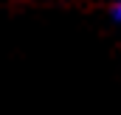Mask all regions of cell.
Listing matches in <instances>:
<instances>
[{
    "label": "cell",
    "mask_w": 121,
    "mask_h": 115,
    "mask_svg": "<svg viewBox=\"0 0 121 115\" xmlns=\"http://www.w3.org/2000/svg\"><path fill=\"white\" fill-rule=\"evenodd\" d=\"M113 14H116V20H118V23H121V0H118V3H116V6H113Z\"/></svg>",
    "instance_id": "6da1fadb"
}]
</instances>
